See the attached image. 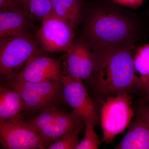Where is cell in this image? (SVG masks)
<instances>
[{"label":"cell","instance_id":"1","mask_svg":"<svg viewBox=\"0 0 149 149\" xmlns=\"http://www.w3.org/2000/svg\"><path fill=\"white\" fill-rule=\"evenodd\" d=\"M135 43L110 46L93 50L95 65L91 80L96 93L105 100L121 93L139 91L133 57Z\"/></svg>","mask_w":149,"mask_h":149},{"label":"cell","instance_id":"2","mask_svg":"<svg viewBox=\"0 0 149 149\" xmlns=\"http://www.w3.org/2000/svg\"><path fill=\"white\" fill-rule=\"evenodd\" d=\"M111 0L93 4L86 26V42L94 50L128 43H136L142 34L140 22L123 14Z\"/></svg>","mask_w":149,"mask_h":149},{"label":"cell","instance_id":"3","mask_svg":"<svg viewBox=\"0 0 149 149\" xmlns=\"http://www.w3.org/2000/svg\"><path fill=\"white\" fill-rule=\"evenodd\" d=\"M39 52L37 43L24 31L0 39V80L15 74V70Z\"/></svg>","mask_w":149,"mask_h":149},{"label":"cell","instance_id":"4","mask_svg":"<svg viewBox=\"0 0 149 149\" xmlns=\"http://www.w3.org/2000/svg\"><path fill=\"white\" fill-rule=\"evenodd\" d=\"M129 93H121L105 100L100 109V123L103 141L110 143L124 131L135 116Z\"/></svg>","mask_w":149,"mask_h":149},{"label":"cell","instance_id":"5","mask_svg":"<svg viewBox=\"0 0 149 149\" xmlns=\"http://www.w3.org/2000/svg\"><path fill=\"white\" fill-rule=\"evenodd\" d=\"M0 144L8 149H47L51 145L20 114L0 121Z\"/></svg>","mask_w":149,"mask_h":149},{"label":"cell","instance_id":"6","mask_svg":"<svg viewBox=\"0 0 149 149\" xmlns=\"http://www.w3.org/2000/svg\"><path fill=\"white\" fill-rule=\"evenodd\" d=\"M36 37L42 49L50 52H67L74 42L73 29L54 13L43 19Z\"/></svg>","mask_w":149,"mask_h":149},{"label":"cell","instance_id":"7","mask_svg":"<svg viewBox=\"0 0 149 149\" xmlns=\"http://www.w3.org/2000/svg\"><path fill=\"white\" fill-rule=\"evenodd\" d=\"M65 101L83 118L94 126L100 123V110L88 95L82 80L68 74L61 77Z\"/></svg>","mask_w":149,"mask_h":149},{"label":"cell","instance_id":"8","mask_svg":"<svg viewBox=\"0 0 149 149\" xmlns=\"http://www.w3.org/2000/svg\"><path fill=\"white\" fill-rule=\"evenodd\" d=\"M11 76L32 83L61 80L60 61L48 57L36 56L29 59L20 71Z\"/></svg>","mask_w":149,"mask_h":149},{"label":"cell","instance_id":"9","mask_svg":"<svg viewBox=\"0 0 149 149\" xmlns=\"http://www.w3.org/2000/svg\"><path fill=\"white\" fill-rule=\"evenodd\" d=\"M85 42H73L67 52L68 74L80 80L91 81L95 65L93 52Z\"/></svg>","mask_w":149,"mask_h":149},{"label":"cell","instance_id":"10","mask_svg":"<svg viewBox=\"0 0 149 149\" xmlns=\"http://www.w3.org/2000/svg\"><path fill=\"white\" fill-rule=\"evenodd\" d=\"M84 126L83 118L74 111L69 113L60 110L50 123L38 132L52 144L63 136L80 132Z\"/></svg>","mask_w":149,"mask_h":149},{"label":"cell","instance_id":"11","mask_svg":"<svg viewBox=\"0 0 149 149\" xmlns=\"http://www.w3.org/2000/svg\"><path fill=\"white\" fill-rule=\"evenodd\" d=\"M134 117L126 135L114 149H149V125L138 113Z\"/></svg>","mask_w":149,"mask_h":149},{"label":"cell","instance_id":"12","mask_svg":"<svg viewBox=\"0 0 149 149\" xmlns=\"http://www.w3.org/2000/svg\"><path fill=\"white\" fill-rule=\"evenodd\" d=\"M6 80L8 82V83L18 85L57 104L65 101L63 94L61 79L49 82L32 83L23 81L13 76H11Z\"/></svg>","mask_w":149,"mask_h":149},{"label":"cell","instance_id":"13","mask_svg":"<svg viewBox=\"0 0 149 149\" xmlns=\"http://www.w3.org/2000/svg\"><path fill=\"white\" fill-rule=\"evenodd\" d=\"M53 11L73 29L79 24L83 6L82 0H51Z\"/></svg>","mask_w":149,"mask_h":149},{"label":"cell","instance_id":"14","mask_svg":"<svg viewBox=\"0 0 149 149\" xmlns=\"http://www.w3.org/2000/svg\"><path fill=\"white\" fill-rule=\"evenodd\" d=\"M24 110L25 106L18 93L0 84V121L15 117Z\"/></svg>","mask_w":149,"mask_h":149},{"label":"cell","instance_id":"15","mask_svg":"<svg viewBox=\"0 0 149 149\" xmlns=\"http://www.w3.org/2000/svg\"><path fill=\"white\" fill-rule=\"evenodd\" d=\"M26 14L20 11H0V39L24 31L28 24Z\"/></svg>","mask_w":149,"mask_h":149},{"label":"cell","instance_id":"16","mask_svg":"<svg viewBox=\"0 0 149 149\" xmlns=\"http://www.w3.org/2000/svg\"><path fill=\"white\" fill-rule=\"evenodd\" d=\"M10 88L18 93L25 106V110L32 111H41L42 110L52 107H56L54 102L45 98L32 91L15 85L8 83Z\"/></svg>","mask_w":149,"mask_h":149},{"label":"cell","instance_id":"17","mask_svg":"<svg viewBox=\"0 0 149 149\" xmlns=\"http://www.w3.org/2000/svg\"><path fill=\"white\" fill-rule=\"evenodd\" d=\"M133 57L134 68L141 79L149 77V44L136 49Z\"/></svg>","mask_w":149,"mask_h":149},{"label":"cell","instance_id":"18","mask_svg":"<svg viewBox=\"0 0 149 149\" xmlns=\"http://www.w3.org/2000/svg\"><path fill=\"white\" fill-rule=\"evenodd\" d=\"M24 3L27 13L37 19L42 20L53 13L51 0H24Z\"/></svg>","mask_w":149,"mask_h":149},{"label":"cell","instance_id":"19","mask_svg":"<svg viewBox=\"0 0 149 149\" xmlns=\"http://www.w3.org/2000/svg\"><path fill=\"white\" fill-rule=\"evenodd\" d=\"M60 110L56 107L47 108L41 110L39 114L32 117L27 122L38 132L50 123Z\"/></svg>","mask_w":149,"mask_h":149},{"label":"cell","instance_id":"20","mask_svg":"<svg viewBox=\"0 0 149 149\" xmlns=\"http://www.w3.org/2000/svg\"><path fill=\"white\" fill-rule=\"evenodd\" d=\"M85 132L84 139L79 143L75 149H97L100 144L97 135L94 130V125L85 123Z\"/></svg>","mask_w":149,"mask_h":149},{"label":"cell","instance_id":"21","mask_svg":"<svg viewBox=\"0 0 149 149\" xmlns=\"http://www.w3.org/2000/svg\"><path fill=\"white\" fill-rule=\"evenodd\" d=\"M80 131H77L62 137L51 144L49 149H75L78 141V134Z\"/></svg>","mask_w":149,"mask_h":149},{"label":"cell","instance_id":"22","mask_svg":"<svg viewBox=\"0 0 149 149\" xmlns=\"http://www.w3.org/2000/svg\"><path fill=\"white\" fill-rule=\"evenodd\" d=\"M20 11L26 14L24 0H0V11Z\"/></svg>","mask_w":149,"mask_h":149},{"label":"cell","instance_id":"23","mask_svg":"<svg viewBox=\"0 0 149 149\" xmlns=\"http://www.w3.org/2000/svg\"><path fill=\"white\" fill-rule=\"evenodd\" d=\"M117 5L136 8L143 5L145 0H111Z\"/></svg>","mask_w":149,"mask_h":149},{"label":"cell","instance_id":"24","mask_svg":"<svg viewBox=\"0 0 149 149\" xmlns=\"http://www.w3.org/2000/svg\"><path fill=\"white\" fill-rule=\"evenodd\" d=\"M139 91L143 93L146 96L149 97V77L144 79L140 78Z\"/></svg>","mask_w":149,"mask_h":149}]
</instances>
